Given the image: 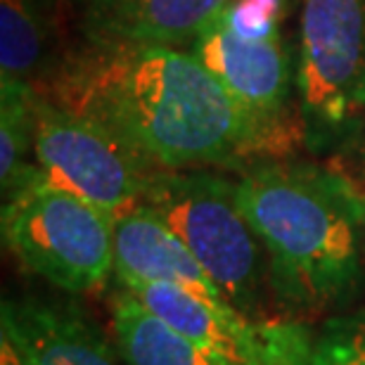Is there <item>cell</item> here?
<instances>
[{
    "label": "cell",
    "mask_w": 365,
    "mask_h": 365,
    "mask_svg": "<svg viewBox=\"0 0 365 365\" xmlns=\"http://www.w3.org/2000/svg\"><path fill=\"white\" fill-rule=\"evenodd\" d=\"M195 344L230 365H311L313 332L297 318L252 316L164 282H119Z\"/></svg>",
    "instance_id": "obj_8"
},
{
    "label": "cell",
    "mask_w": 365,
    "mask_h": 365,
    "mask_svg": "<svg viewBox=\"0 0 365 365\" xmlns=\"http://www.w3.org/2000/svg\"><path fill=\"white\" fill-rule=\"evenodd\" d=\"M114 280L176 284L200 297L228 302L185 242L148 204H138L114 221Z\"/></svg>",
    "instance_id": "obj_11"
},
{
    "label": "cell",
    "mask_w": 365,
    "mask_h": 365,
    "mask_svg": "<svg viewBox=\"0 0 365 365\" xmlns=\"http://www.w3.org/2000/svg\"><path fill=\"white\" fill-rule=\"evenodd\" d=\"M34 162L41 176L78 195L112 218L143 204L157 169L140 152L88 114L38 91Z\"/></svg>",
    "instance_id": "obj_6"
},
{
    "label": "cell",
    "mask_w": 365,
    "mask_h": 365,
    "mask_svg": "<svg viewBox=\"0 0 365 365\" xmlns=\"http://www.w3.org/2000/svg\"><path fill=\"white\" fill-rule=\"evenodd\" d=\"M361 157H363V171H365V128H363V138H361Z\"/></svg>",
    "instance_id": "obj_16"
},
{
    "label": "cell",
    "mask_w": 365,
    "mask_h": 365,
    "mask_svg": "<svg viewBox=\"0 0 365 365\" xmlns=\"http://www.w3.org/2000/svg\"><path fill=\"white\" fill-rule=\"evenodd\" d=\"M109 332L123 365H230L195 344L121 284L109 294Z\"/></svg>",
    "instance_id": "obj_12"
},
{
    "label": "cell",
    "mask_w": 365,
    "mask_h": 365,
    "mask_svg": "<svg viewBox=\"0 0 365 365\" xmlns=\"http://www.w3.org/2000/svg\"><path fill=\"white\" fill-rule=\"evenodd\" d=\"M297 121L313 155L359 143L365 128V0H302Z\"/></svg>",
    "instance_id": "obj_4"
},
{
    "label": "cell",
    "mask_w": 365,
    "mask_h": 365,
    "mask_svg": "<svg viewBox=\"0 0 365 365\" xmlns=\"http://www.w3.org/2000/svg\"><path fill=\"white\" fill-rule=\"evenodd\" d=\"M197 55L240 105L275 130L299 138L297 62L282 21H250L228 7L190 43Z\"/></svg>",
    "instance_id": "obj_7"
},
{
    "label": "cell",
    "mask_w": 365,
    "mask_h": 365,
    "mask_svg": "<svg viewBox=\"0 0 365 365\" xmlns=\"http://www.w3.org/2000/svg\"><path fill=\"white\" fill-rule=\"evenodd\" d=\"M235 192L266 250L271 292L284 309L325 313L361 294L363 195L341 173L264 159L240 171Z\"/></svg>",
    "instance_id": "obj_2"
},
{
    "label": "cell",
    "mask_w": 365,
    "mask_h": 365,
    "mask_svg": "<svg viewBox=\"0 0 365 365\" xmlns=\"http://www.w3.org/2000/svg\"><path fill=\"white\" fill-rule=\"evenodd\" d=\"M230 0H67L81 41L187 48Z\"/></svg>",
    "instance_id": "obj_9"
},
{
    "label": "cell",
    "mask_w": 365,
    "mask_h": 365,
    "mask_svg": "<svg viewBox=\"0 0 365 365\" xmlns=\"http://www.w3.org/2000/svg\"><path fill=\"white\" fill-rule=\"evenodd\" d=\"M3 339L21 365H121L114 341L86 316L36 297L5 299Z\"/></svg>",
    "instance_id": "obj_10"
},
{
    "label": "cell",
    "mask_w": 365,
    "mask_h": 365,
    "mask_svg": "<svg viewBox=\"0 0 365 365\" xmlns=\"http://www.w3.org/2000/svg\"><path fill=\"white\" fill-rule=\"evenodd\" d=\"M311 365H365V313H339L313 332Z\"/></svg>",
    "instance_id": "obj_15"
},
{
    "label": "cell",
    "mask_w": 365,
    "mask_h": 365,
    "mask_svg": "<svg viewBox=\"0 0 365 365\" xmlns=\"http://www.w3.org/2000/svg\"><path fill=\"white\" fill-rule=\"evenodd\" d=\"M55 0H0V81H48L62 60Z\"/></svg>",
    "instance_id": "obj_13"
},
{
    "label": "cell",
    "mask_w": 365,
    "mask_h": 365,
    "mask_svg": "<svg viewBox=\"0 0 365 365\" xmlns=\"http://www.w3.org/2000/svg\"><path fill=\"white\" fill-rule=\"evenodd\" d=\"M143 204L169 223L232 306L266 316L268 257L240 207L235 180L214 169L157 171Z\"/></svg>",
    "instance_id": "obj_3"
},
{
    "label": "cell",
    "mask_w": 365,
    "mask_h": 365,
    "mask_svg": "<svg viewBox=\"0 0 365 365\" xmlns=\"http://www.w3.org/2000/svg\"><path fill=\"white\" fill-rule=\"evenodd\" d=\"M38 86L26 81H0V182L3 200L36 173L34 123Z\"/></svg>",
    "instance_id": "obj_14"
},
{
    "label": "cell",
    "mask_w": 365,
    "mask_h": 365,
    "mask_svg": "<svg viewBox=\"0 0 365 365\" xmlns=\"http://www.w3.org/2000/svg\"><path fill=\"white\" fill-rule=\"evenodd\" d=\"M114 221L102 209L41 176L3 200V242L21 268L69 294L114 277Z\"/></svg>",
    "instance_id": "obj_5"
},
{
    "label": "cell",
    "mask_w": 365,
    "mask_h": 365,
    "mask_svg": "<svg viewBox=\"0 0 365 365\" xmlns=\"http://www.w3.org/2000/svg\"><path fill=\"white\" fill-rule=\"evenodd\" d=\"M38 91L105 123L157 171H242L299 140L257 119L187 48L81 41Z\"/></svg>",
    "instance_id": "obj_1"
},
{
    "label": "cell",
    "mask_w": 365,
    "mask_h": 365,
    "mask_svg": "<svg viewBox=\"0 0 365 365\" xmlns=\"http://www.w3.org/2000/svg\"><path fill=\"white\" fill-rule=\"evenodd\" d=\"M363 252H365V195H363Z\"/></svg>",
    "instance_id": "obj_17"
}]
</instances>
